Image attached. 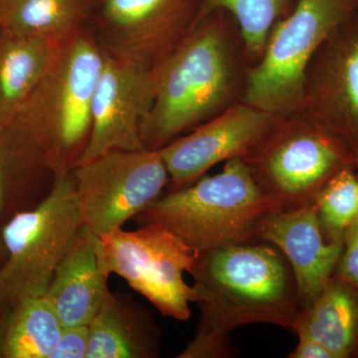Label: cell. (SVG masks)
Here are the masks:
<instances>
[{"label":"cell","mask_w":358,"mask_h":358,"mask_svg":"<svg viewBox=\"0 0 358 358\" xmlns=\"http://www.w3.org/2000/svg\"><path fill=\"white\" fill-rule=\"evenodd\" d=\"M292 331L315 339L333 358H357L358 288L333 275Z\"/></svg>","instance_id":"obj_18"},{"label":"cell","mask_w":358,"mask_h":358,"mask_svg":"<svg viewBox=\"0 0 358 358\" xmlns=\"http://www.w3.org/2000/svg\"><path fill=\"white\" fill-rule=\"evenodd\" d=\"M334 275L358 288V220L343 237V254Z\"/></svg>","instance_id":"obj_25"},{"label":"cell","mask_w":358,"mask_h":358,"mask_svg":"<svg viewBox=\"0 0 358 358\" xmlns=\"http://www.w3.org/2000/svg\"><path fill=\"white\" fill-rule=\"evenodd\" d=\"M357 167L341 169L327 180L313 202L327 239L343 241L345 233L358 220Z\"/></svg>","instance_id":"obj_22"},{"label":"cell","mask_w":358,"mask_h":358,"mask_svg":"<svg viewBox=\"0 0 358 358\" xmlns=\"http://www.w3.org/2000/svg\"><path fill=\"white\" fill-rule=\"evenodd\" d=\"M7 251L6 244H4L3 238H2L1 231H0V268L6 262Z\"/></svg>","instance_id":"obj_28"},{"label":"cell","mask_w":358,"mask_h":358,"mask_svg":"<svg viewBox=\"0 0 358 358\" xmlns=\"http://www.w3.org/2000/svg\"><path fill=\"white\" fill-rule=\"evenodd\" d=\"M281 208L259 185L245 160L237 157L227 160L220 173L160 196L136 220L140 226L159 224L197 252H204L256 241L259 220Z\"/></svg>","instance_id":"obj_3"},{"label":"cell","mask_w":358,"mask_h":358,"mask_svg":"<svg viewBox=\"0 0 358 358\" xmlns=\"http://www.w3.org/2000/svg\"><path fill=\"white\" fill-rule=\"evenodd\" d=\"M7 317H8V315L0 317V358H2V348H3L4 331H6Z\"/></svg>","instance_id":"obj_27"},{"label":"cell","mask_w":358,"mask_h":358,"mask_svg":"<svg viewBox=\"0 0 358 358\" xmlns=\"http://www.w3.org/2000/svg\"><path fill=\"white\" fill-rule=\"evenodd\" d=\"M82 222L100 237L122 228L171 181L159 150H113L73 169Z\"/></svg>","instance_id":"obj_8"},{"label":"cell","mask_w":358,"mask_h":358,"mask_svg":"<svg viewBox=\"0 0 358 358\" xmlns=\"http://www.w3.org/2000/svg\"><path fill=\"white\" fill-rule=\"evenodd\" d=\"M89 327L87 358L159 357V334L150 313L110 291Z\"/></svg>","instance_id":"obj_17"},{"label":"cell","mask_w":358,"mask_h":358,"mask_svg":"<svg viewBox=\"0 0 358 358\" xmlns=\"http://www.w3.org/2000/svg\"><path fill=\"white\" fill-rule=\"evenodd\" d=\"M55 173L32 138L13 122H0V228L49 194Z\"/></svg>","instance_id":"obj_16"},{"label":"cell","mask_w":358,"mask_h":358,"mask_svg":"<svg viewBox=\"0 0 358 358\" xmlns=\"http://www.w3.org/2000/svg\"><path fill=\"white\" fill-rule=\"evenodd\" d=\"M63 329L44 296L21 300L7 317L2 358H51Z\"/></svg>","instance_id":"obj_21"},{"label":"cell","mask_w":358,"mask_h":358,"mask_svg":"<svg viewBox=\"0 0 358 358\" xmlns=\"http://www.w3.org/2000/svg\"><path fill=\"white\" fill-rule=\"evenodd\" d=\"M327 43L315 86L319 127L358 157V13Z\"/></svg>","instance_id":"obj_14"},{"label":"cell","mask_w":358,"mask_h":358,"mask_svg":"<svg viewBox=\"0 0 358 358\" xmlns=\"http://www.w3.org/2000/svg\"><path fill=\"white\" fill-rule=\"evenodd\" d=\"M271 115L253 106H237L192 133L159 148L176 188L192 185L219 162L244 159L262 143Z\"/></svg>","instance_id":"obj_12"},{"label":"cell","mask_w":358,"mask_h":358,"mask_svg":"<svg viewBox=\"0 0 358 358\" xmlns=\"http://www.w3.org/2000/svg\"><path fill=\"white\" fill-rule=\"evenodd\" d=\"M106 55L87 26L57 56L10 122L27 134L54 173H69L83 157L92 107Z\"/></svg>","instance_id":"obj_2"},{"label":"cell","mask_w":358,"mask_h":358,"mask_svg":"<svg viewBox=\"0 0 358 358\" xmlns=\"http://www.w3.org/2000/svg\"><path fill=\"white\" fill-rule=\"evenodd\" d=\"M105 55L92 107L91 136L79 164L113 150L145 148L141 128L154 101L152 69Z\"/></svg>","instance_id":"obj_11"},{"label":"cell","mask_w":358,"mask_h":358,"mask_svg":"<svg viewBox=\"0 0 358 358\" xmlns=\"http://www.w3.org/2000/svg\"><path fill=\"white\" fill-rule=\"evenodd\" d=\"M96 240L98 236L82 225L45 294L64 327L89 324L110 293L109 278L99 267Z\"/></svg>","instance_id":"obj_15"},{"label":"cell","mask_w":358,"mask_h":358,"mask_svg":"<svg viewBox=\"0 0 358 358\" xmlns=\"http://www.w3.org/2000/svg\"><path fill=\"white\" fill-rule=\"evenodd\" d=\"M89 352V327H64L51 358H87Z\"/></svg>","instance_id":"obj_24"},{"label":"cell","mask_w":358,"mask_h":358,"mask_svg":"<svg viewBox=\"0 0 358 358\" xmlns=\"http://www.w3.org/2000/svg\"><path fill=\"white\" fill-rule=\"evenodd\" d=\"M256 241L280 250L291 266L301 307H310L334 274L343 242L324 235L315 203L268 212L257 223Z\"/></svg>","instance_id":"obj_13"},{"label":"cell","mask_w":358,"mask_h":358,"mask_svg":"<svg viewBox=\"0 0 358 358\" xmlns=\"http://www.w3.org/2000/svg\"><path fill=\"white\" fill-rule=\"evenodd\" d=\"M357 171H358V166H357ZM357 178H358V173H357Z\"/></svg>","instance_id":"obj_29"},{"label":"cell","mask_w":358,"mask_h":358,"mask_svg":"<svg viewBox=\"0 0 358 358\" xmlns=\"http://www.w3.org/2000/svg\"><path fill=\"white\" fill-rule=\"evenodd\" d=\"M259 162L263 179L257 182L282 208L310 203L331 176L358 166L352 148L319 126L275 141Z\"/></svg>","instance_id":"obj_10"},{"label":"cell","mask_w":358,"mask_h":358,"mask_svg":"<svg viewBox=\"0 0 358 358\" xmlns=\"http://www.w3.org/2000/svg\"><path fill=\"white\" fill-rule=\"evenodd\" d=\"M190 0H102L92 32L110 57L152 69L181 41Z\"/></svg>","instance_id":"obj_9"},{"label":"cell","mask_w":358,"mask_h":358,"mask_svg":"<svg viewBox=\"0 0 358 358\" xmlns=\"http://www.w3.org/2000/svg\"><path fill=\"white\" fill-rule=\"evenodd\" d=\"M96 253L103 275L126 280L164 317L189 320L190 303H197L199 294L183 275L190 274L199 252L181 238L159 224L120 228L98 237Z\"/></svg>","instance_id":"obj_6"},{"label":"cell","mask_w":358,"mask_h":358,"mask_svg":"<svg viewBox=\"0 0 358 358\" xmlns=\"http://www.w3.org/2000/svg\"><path fill=\"white\" fill-rule=\"evenodd\" d=\"M190 274L201 319L178 358L234 357L230 334L237 327L268 324L292 331L303 310L291 266L280 250L265 242L199 252Z\"/></svg>","instance_id":"obj_1"},{"label":"cell","mask_w":358,"mask_h":358,"mask_svg":"<svg viewBox=\"0 0 358 358\" xmlns=\"http://www.w3.org/2000/svg\"><path fill=\"white\" fill-rule=\"evenodd\" d=\"M299 343L289 358H333L320 343L305 334H298Z\"/></svg>","instance_id":"obj_26"},{"label":"cell","mask_w":358,"mask_h":358,"mask_svg":"<svg viewBox=\"0 0 358 358\" xmlns=\"http://www.w3.org/2000/svg\"><path fill=\"white\" fill-rule=\"evenodd\" d=\"M62 44L44 37L0 31V122L13 119Z\"/></svg>","instance_id":"obj_19"},{"label":"cell","mask_w":358,"mask_h":358,"mask_svg":"<svg viewBox=\"0 0 358 358\" xmlns=\"http://www.w3.org/2000/svg\"><path fill=\"white\" fill-rule=\"evenodd\" d=\"M82 225L69 173L56 174L51 192L36 207L20 212L0 228L7 251L0 268V317L21 300L45 296Z\"/></svg>","instance_id":"obj_5"},{"label":"cell","mask_w":358,"mask_h":358,"mask_svg":"<svg viewBox=\"0 0 358 358\" xmlns=\"http://www.w3.org/2000/svg\"><path fill=\"white\" fill-rule=\"evenodd\" d=\"M102 0H0V31L64 42L91 21Z\"/></svg>","instance_id":"obj_20"},{"label":"cell","mask_w":358,"mask_h":358,"mask_svg":"<svg viewBox=\"0 0 358 358\" xmlns=\"http://www.w3.org/2000/svg\"><path fill=\"white\" fill-rule=\"evenodd\" d=\"M154 101L141 128L145 148L159 150L217 109L230 86L227 50L214 26L197 23L152 69Z\"/></svg>","instance_id":"obj_4"},{"label":"cell","mask_w":358,"mask_h":358,"mask_svg":"<svg viewBox=\"0 0 358 358\" xmlns=\"http://www.w3.org/2000/svg\"><path fill=\"white\" fill-rule=\"evenodd\" d=\"M287 0H202L193 26L217 10H228L236 18L249 52L260 53L266 46L268 33L281 15Z\"/></svg>","instance_id":"obj_23"},{"label":"cell","mask_w":358,"mask_h":358,"mask_svg":"<svg viewBox=\"0 0 358 358\" xmlns=\"http://www.w3.org/2000/svg\"><path fill=\"white\" fill-rule=\"evenodd\" d=\"M357 13L358 0H299L275 27L263 60L250 75L247 103L268 114L299 105L310 59Z\"/></svg>","instance_id":"obj_7"}]
</instances>
